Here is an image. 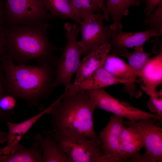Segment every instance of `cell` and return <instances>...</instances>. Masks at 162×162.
<instances>
[{
    "mask_svg": "<svg viewBox=\"0 0 162 162\" xmlns=\"http://www.w3.org/2000/svg\"><path fill=\"white\" fill-rule=\"evenodd\" d=\"M0 58L6 75V93L23 99L30 106L43 110L41 100L47 99L54 89V66L17 65L7 53Z\"/></svg>",
    "mask_w": 162,
    "mask_h": 162,
    "instance_id": "1",
    "label": "cell"
},
{
    "mask_svg": "<svg viewBox=\"0 0 162 162\" xmlns=\"http://www.w3.org/2000/svg\"><path fill=\"white\" fill-rule=\"evenodd\" d=\"M52 24L48 22L40 25H19L5 29L6 52L17 65H26L31 61L38 64L55 65L56 51L61 48L52 44L47 34Z\"/></svg>",
    "mask_w": 162,
    "mask_h": 162,
    "instance_id": "2",
    "label": "cell"
},
{
    "mask_svg": "<svg viewBox=\"0 0 162 162\" xmlns=\"http://www.w3.org/2000/svg\"><path fill=\"white\" fill-rule=\"evenodd\" d=\"M65 91L64 97L48 114L51 117V131L77 132L101 144L94 128L93 115L96 108L94 101L86 90Z\"/></svg>",
    "mask_w": 162,
    "mask_h": 162,
    "instance_id": "3",
    "label": "cell"
},
{
    "mask_svg": "<svg viewBox=\"0 0 162 162\" xmlns=\"http://www.w3.org/2000/svg\"><path fill=\"white\" fill-rule=\"evenodd\" d=\"M67 42L59 58H57L54 65L55 76L53 86L54 89L60 85L63 86L68 90L73 86L72 77L76 74L80 62L82 53L77 44V38L80 32L78 24L65 22L64 26Z\"/></svg>",
    "mask_w": 162,
    "mask_h": 162,
    "instance_id": "4",
    "label": "cell"
},
{
    "mask_svg": "<svg viewBox=\"0 0 162 162\" xmlns=\"http://www.w3.org/2000/svg\"><path fill=\"white\" fill-rule=\"evenodd\" d=\"M53 18L42 0H5L4 22L9 27L37 26Z\"/></svg>",
    "mask_w": 162,
    "mask_h": 162,
    "instance_id": "5",
    "label": "cell"
},
{
    "mask_svg": "<svg viewBox=\"0 0 162 162\" xmlns=\"http://www.w3.org/2000/svg\"><path fill=\"white\" fill-rule=\"evenodd\" d=\"M51 131L67 154L68 162H95L96 159L102 154L101 144L80 133Z\"/></svg>",
    "mask_w": 162,
    "mask_h": 162,
    "instance_id": "6",
    "label": "cell"
},
{
    "mask_svg": "<svg viewBox=\"0 0 162 162\" xmlns=\"http://www.w3.org/2000/svg\"><path fill=\"white\" fill-rule=\"evenodd\" d=\"M105 17L101 12L90 14L86 16L80 24L81 40L77 44L84 56L100 45L109 43L116 33L105 25Z\"/></svg>",
    "mask_w": 162,
    "mask_h": 162,
    "instance_id": "7",
    "label": "cell"
},
{
    "mask_svg": "<svg viewBox=\"0 0 162 162\" xmlns=\"http://www.w3.org/2000/svg\"><path fill=\"white\" fill-rule=\"evenodd\" d=\"M86 91L94 101L96 108L126 118L131 121L136 122L148 118H155L159 121L157 114L146 112L117 99L108 93L104 88Z\"/></svg>",
    "mask_w": 162,
    "mask_h": 162,
    "instance_id": "8",
    "label": "cell"
},
{
    "mask_svg": "<svg viewBox=\"0 0 162 162\" xmlns=\"http://www.w3.org/2000/svg\"><path fill=\"white\" fill-rule=\"evenodd\" d=\"M157 121L148 118L123 122L124 125L134 129L141 137L146 151L142 155L143 162H162V128L155 124Z\"/></svg>",
    "mask_w": 162,
    "mask_h": 162,
    "instance_id": "9",
    "label": "cell"
},
{
    "mask_svg": "<svg viewBox=\"0 0 162 162\" xmlns=\"http://www.w3.org/2000/svg\"><path fill=\"white\" fill-rule=\"evenodd\" d=\"M123 118L115 115L111 116L106 126L99 133L102 162H123L120 157L119 142L124 125Z\"/></svg>",
    "mask_w": 162,
    "mask_h": 162,
    "instance_id": "10",
    "label": "cell"
},
{
    "mask_svg": "<svg viewBox=\"0 0 162 162\" xmlns=\"http://www.w3.org/2000/svg\"><path fill=\"white\" fill-rule=\"evenodd\" d=\"M102 66L115 79L124 85V90L130 98H138L140 93L136 86L138 73L118 56L108 54Z\"/></svg>",
    "mask_w": 162,
    "mask_h": 162,
    "instance_id": "11",
    "label": "cell"
},
{
    "mask_svg": "<svg viewBox=\"0 0 162 162\" xmlns=\"http://www.w3.org/2000/svg\"><path fill=\"white\" fill-rule=\"evenodd\" d=\"M152 37H154L153 42L159 44L160 37L151 29L136 32H124L122 31L117 32L109 42L111 54L118 57L123 50L130 48L134 49L136 46L144 45Z\"/></svg>",
    "mask_w": 162,
    "mask_h": 162,
    "instance_id": "12",
    "label": "cell"
},
{
    "mask_svg": "<svg viewBox=\"0 0 162 162\" xmlns=\"http://www.w3.org/2000/svg\"><path fill=\"white\" fill-rule=\"evenodd\" d=\"M62 98L60 96L52 104L40 112L19 123H14L10 121L6 123L8 129L7 145L3 148L4 156L12 154L17 145L24 135L42 116L48 114L54 106Z\"/></svg>",
    "mask_w": 162,
    "mask_h": 162,
    "instance_id": "13",
    "label": "cell"
},
{
    "mask_svg": "<svg viewBox=\"0 0 162 162\" xmlns=\"http://www.w3.org/2000/svg\"><path fill=\"white\" fill-rule=\"evenodd\" d=\"M111 47L108 44H102L85 56L80 61L72 87L78 85L86 81L102 64L110 52Z\"/></svg>",
    "mask_w": 162,
    "mask_h": 162,
    "instance_id": "14",
    "label": "cell"
},
{
    "mask_svg": "<svg viewBox=\"0 0 162 162\" xmlns=\"http://www.w3.org/2000/svg\"><path fill=\"white\" fill-rule=\"evenodd\" d=\"M141 87L149 96L155 95L156 89L162 82V49L158 54L149 58L140 72Z\"/></svg>",
    "mask_w": 162,
    "mask_h": 162,
    "instance_id": "15",
    "label": "cell"
},
{
    "mask_svg": "<svg viewBox=\"0 0 162 162\" xmlns=\"http://www.w3.org/2000/svg\"><path fill=\"white\" fill-rule=\"evenodd\" d=\"M42 132L44 135L37 132L33 137L42 152V162H68L67 154L53 137L51 131L44 130Z\"/></svg>",
    "mask_w": 162,
    "mask_h": 162,
    "instance_id": "16",
    "label": "cell"
},
{
    "mask_svg": "<svg viewBox=\"0 0 162 162\" xmlns=\"http://www.w3.org/2000/svg\"><path fill=\"white\" fill-rule=\"evenodd\" d=\"M144 147L142 139L134 129L124 125L119 139L120 157L123 161H134Z\"/></svg>",
    "mask_w": 162,
    "mask_h": 162,
    "instance_id": "17",
    "label": "cell"
},
{
    "mask_svg": "<svg viewBox=\"0 0 162 162\" xmlns=\"http://www.w3.org/2000/svg\"><path fill=\"white\" fill-rule=\"evenodd\" d=\"M140 3L139 0H107L106 10L112 20L110 29L116 33L122 31V17L129 14L130 7L139 6Z\"/></svg>",
    "mask_w": 162,
    "mask_h": 162,
    "instance_id": "18",
    "label": "cell"
},
{
    "mask_svg": "<svg viewBox=\"0 0 162 162\" xmlns=\"http://www.w3.org/2000/svg\"><path fill=\"white\" fill-rule=\"evenodd\" d=\"M48 12L54 18L70 19L80 24L82 22L80 14L70 0H42Z\"/></svg>",
    "mask_w": 162,
    "mask_h": 162,
    "instance_id": "19",
    "label": "cell"
},
{
    "mask_svg": "<svg viewBox=\"0 0 162 162\" xmlns=\"http://www.w3.org/2000/svg\"><path fill=\"white\" fill-rule=\"evenodd\" d=\"M102 65L86 81L78 85L72 87L68 91L73 92L82 90L94 89L121 83L105 70Z\"/></svg>",
    "mask_w": 162,
    "mask_h": 162,
    "instance_id": "20",
    "label": "cell"
},
{
    "mask_svg": "<svg viewBox=\"0 0 162 162\" xmlns=\"http://www.w3.org/2000/svg\"><path fill=\"white\" fill-rule=\"evenodd\" d=\"M42 156L37 142L33 140L32 145L28 148L18 144L12 154L2 156L0 162H42Z\"/></svg>",
    "mask_w": 162,
    "mask_h": 162,
    "instance_id": "21",
    "label": "cell"
},
{
    "mask_svg": "<svg viewBox=\"0 0 162 162\" xmlns=\"http://www.w3.org/2000/svg\"><path fill=\"white\" fill-rule=\"evenodd\" d=\"M144 46L135 47L134 48V50L132 52H130L127 49H124L120 55L127 58L128 64L138 73L139 75L152 54L144 51Z\"/></svg>",
    "mask_w": 162,
    "mask_h": 162,
    "instance_id": "22",
    "label": "cell"
},
{
    "mask_svg": "<svg viewBox=\"0 0 162 162\" xmlns=\"http://www.w3.org/2000/svg\"><path fill=\"white\" fill-rule=\"evenodd\" d=\"M144 23L146 29L154 31L160 37L162 34V3L160 4L147 18Z\"/></svg>",
    "mask_w": 162,
    "mask_h": 162,
    "instance_id": "23",
    "label": "cell"
},
{
    "mask_svg": "<svg viewBox=\"0 0 162 162\" xmlns=\"http://www.w3.org/2000/svg\"><path fill=\"white\" fill-rule=\"evenodd\" d=\"M17 104L15 97L5 93L0 98V112L6 120L10 121L11 116L14 114V110ZM6 122V123H7Z\"/></svg>",
    "mask_w": 162,
    "mask_h": 162,
    "instance_id": "24",
    "label": "cell"
},
{
    "mask_svg": "<svg viewBox=\"0 0 162 162\" xmlns=\"http://www.w3.org/2000/svg\"><path fill=\"white\" fill-rule=\"evenodd\" d=\"M82 4L83 11L81 17L82 20L87 15L92 13L103 12L105 19L109 20V16L106 8L101 4L99 0H80Z\"/></svg>",
    "mask_w": 162,
    "mask_h": 162,
    "instance_id": "25",
    "label": "cell"
},
{
    "mask_svg": "<svg viewBox=\"0 0 162 162\" xmlns=\"http://www.w3.org/2000/svg\"><path fill=\"white\" fill-rule=\"evenodd\" d=\"M148 109L152 113L158 114L160 122L162 120V91L157 92L154 95L150 96L147 103Z\"/></svg>",
    "mask_w": 162,
    "mask_h": 162,
    "instance_id": "26",
    "label": "cell"
},
{
    "mask_svg": "<svg viewBox=\"0 0 162 162\" xmlns=\"http://www.w3.org/2000/svg\"><path fill=\"white\" fill-rule=\"evenodd\" d=\"M145 7L143 12L145 18H147L156 8L162 3V0H144Z\"/></svg>",
    "mask_w": 162,
    "mask_h": 162,
    "instance_id": "27",
    "label": "cell"
},
{
    "mask_svg": "<svg viewBox=\"0 0 162 162\" xmlns=\"http://www.w3.org/2000/svg\"><path fill=\"white\" fill-rule=\"evenodd\" d=\"M5 28L0 29V58L6 52L5 46Z\"/></svg>",
    "mask_w": 162,
    "mask_h": 162,
    "instance_id": "28",
    "label": "cell"
},
{
    "mask_svg": "<svg viewBox=\"0 0 162 162\" xmlns=\"http://www.w3.org/2000/svg\"><path fill=\"white\" fill-rule=\"evenodd\" d=\"M8 137V133L3 132L0 130V143H3L7 141ZM3 148L0 147V162L2 157L3 156Z\"/></svg>",
    "mask_w": 162,
    "mask_h": 162,
    "instance_id": "29",
    "label": "cell"
},
{
    "mask_svg": "<svg viewBox=\"0 0 162 162\" xmlns=\"http://www.w3.org/2000/svg\"><path fill=\"white\" fill-rule=\"evenodd\" d=\"M4 6L2 0H0V29L4 28L3 27L4 22Z\"/></svg>",
    "mask_w": 162,
    "mask_h": 162,
    "instance_id": "30",
    "label": "cell"
},
{
    "mask_svg": "<svg viewBox=\"0 0 162 162\" xmlns=\"http://www.w3.org/2000/svg\"><path fill=\"white\" fill-rule=\"evenodd\" d=\"M1 78L0 77V97L3 95L5 93H4L3 89L2 87V81ZM0 121H2L4 122H7V121L4 117L3 116V115H2V114L0 112Z\"/></svg>",
    "mask_w": 162,
    "mask_h": 162,
    "instance_id": "31",
    "label": "cell"
},
{
    "mask_svg": "<svg viewBox=\"0 0 162 162\" xmlns=\"http://www.w3.org/2000/svg\"><path fill=\"white\" fill-rule=\"evenodd\" d=\"M99 1L102 6L104 8H105V6L104 4V0H99Z\"/></svg>",
    "mask_w": 162,
    "mask_h": 162,
    "instance_id": "32",
    "label": "cell"
},
{
    "mask_svg": "<svg viewBox=\"0 0 162 162\" xmlns=\"http://www.w3.org/2000/svg\"><path fill=\"white\" fill-rule=\"evenodd\" d=\"M140 2H141L142 1H144V0H139Z\"/></svg>",
    "mask_w": 162,
    "mask_h": 162,
    "instance_id": "33",
    "label": "cell"
}]
</instances>
